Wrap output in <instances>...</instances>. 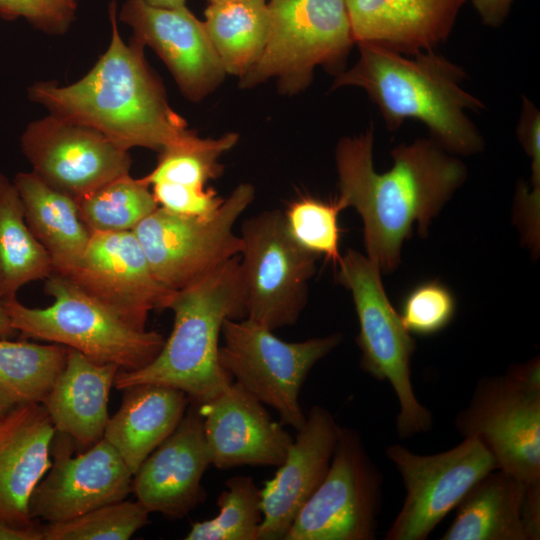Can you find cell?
Listing matches in <instances>:
<instances>
[{"instance_id": "cell-1", "label": "cell", "mask_w": 540, "mask_h": 540, "mask_svg": "<svg viewBox=\"0 0 540 540\" xmlns=\"http://www.w3.org/2000/svg\"><path fill=\"white\" fill-rule=\"evenodd\" d=\"M373 145V125L337 143V202L359 213L366 256L381 273H389L400 264L413 224L422 236L427 234L431 220L465 182L467 169L432 138H420L397 145L391 151L392 168L379 173Z\"/></svg>"}, {"instance_id": "cell-2", "label": "cell", "mask_w": 540, "mask_h": 540, "mask_svg": "<svg viewBox=\"0 0 540 540\" xmlns=\"http://www.w3.org/2000/svg\"><path fill=\"white\" fill-rule=\"evenodd\" d=\"M111 40L104 54L80 80L69 85L37 82L30 100L50 114L92 128L129 150L155 151L180 145L196 134L167 101L164 88L148 67L144 46L125 43L117 26L116 4L110 3Z\"/></svg>"}, {"instance_id": "cell-3", "label": "cell", "mask_w": 540, "mask_h": 540, "mask_svg": "<svg viewBox=\"0 0 540 540\" xmlns=\"http://www.w3.org/2000/svg\"><path fill=\"white\" fill-rule=\"evenodd\" d=\"M356 44L357 61L335 75L332 89L365 91L390 131L412 119L423 123L431 138L452 154L483 149L484 139L468 112L486 108L464 89L468 75L463 67L434 50L405 55L374 43Z\"/></svg>"}, {"instance_id": "cell-4", "label": "cell", "mask_w": 540, "mask_h": 540, "mask_svg": "<svg viewBox=\"0 0 540 540\" xmlns=\"http://www.w3.org/2000/svg\"><path fill=\"white\" fill-rule=\"evenodd\" d=\"M166 309L173 312L174 322L160 352L141 369L119 370L114 386L165 385L205 403L233 381L220 364L219 347L224 320L245 317L239 255L173 291Z\"/></svg>"}, {"instance_id": "cell-5", "label": "cell", "mask_w": 540, "mask_h": 540, "mask_svg": "<svg viewBox=\"0 0 540 540\" xmlns=\"http://www.w3.org/2000/svg\"><path fill=\"white\" fill-rule=\"evenodd\" d=\"M44 286L53 298L48 307L30 308L16 297L2 300L12 327L22 336L66 346L120 371L145 367L162 349V334L127 323L69 277L51 273Z\"/></svg>"}, {"instance_id": "cell-6", "label": "cell", "mask_w": 540, "mask_h": 540, "mask_svg": "<svg viewBox=\"0 0 540 540\" xmlns=\"http://www.w3.org/2000/svg\"><path fill=\"white\" fill-rule=\"evenodd\" d=\"M336 266V280L350 291L359 322L356 342L361 351L360 367L373 378L388 381L397 396L398 436L409 438L428 432L433 415L419 402L411 381L416 342L388 300L380 269L353 249H348Z\"/></svg>"}, {"instance_id": "cell-7", "label": "cell", "mask_w": 540, "mask_h": 540, "mask_svg": "<svg viewBox=\"0 0 540 540\" xmlns=\"http://www.w3.org/2000/svg\"><path fill=\"white\" fill-rule=\"evenodd\" d=\"M270 29L256 63L241 77L249 88L276 79L285 93L307 87L316 67L336 75L355 44L345 0H270Z\"/></svg>"}, {"instance_id": "cell-8", "label": "cell", "mask_w": 540, "mask_h": 540, "mask_svg": "<svg viewBox=\"0 0 540 540\" xmlns=\"http://www.w3.org/2000/svg\"><path fill=\"white\" fill-rule=\"evenodd\" d=\"M219 361L228 375L282 422L299 430L306 419L299 403L302 386L314 365L343 340L341 333L287 342L247 317L225 319Z\"/></svg>"}, {"instance_id": "cell-9", "label": "cell", "mask_w": 540, "mask_h": 540, "mask_svg": "<svg viewBox=\"0 0 540 540\" xmlns=\"http://www.w3.org/2000/svg\"><path fill=\"white\" fill-rule=\"evenodd\" d=\"M239 236L245 317L272 331L293 325L307 303L318 256L292 238L280 210L246 219Z\"/></svg>"}, {"instance_id": "cell-10", "label": "cell", "mask_w": 540, "mask_h": 540, "mask_svg": "<svg viewBox=\"0 0 540 540\" xmlns=\"http://www.w3.org/2000/svg\"><path fill=\"white\" fill-rule=\"evenodd\" d=\"M255 189L239 184L211 216L172 213L157 207L132 231L159 282L175 291L240 253L234 232L240 215L252 203Z\"/></svg>"}, {"instance_id": "cell-11", "label": "cell", "mask_w": 540, "mask_h": 540, "mask_svg": "<svg viewBox=\"0 0 540 540\" xmlns=\"http://www.w3.org/2000/svg\"><path fill=\"white\" fill-rule=\"evenodd\" d=\"M382 475L361 435L341 427L328 473L284 540H372L382 506Z\"/></svg>"}, {"instance_id": "cell-12", "label": "cell", "mask_w": 540, "mask_h": 540, "mask_svg": "<svg viewBox=\"0 0 540 540\" xmlns=\"http://www.w3.org/2000/svg\"><path fill=\"white\" fill-rule=\"evenodd\" d=\"M385 455L398 470L405 488L403 505L385 540L427 539L471 487L497 469L491 454L473 438H463L457 446L432 455L392 444Z\"/></svg>"}, {"instance_id": "cell-13", "label": "cell", "mask_w": 540, "mask_h": 540, "mask_svg": "<svg viewBox=\"0 0 540 540\" xmlns=\"http://www.w3.org/2000/svg\"><path fill=\"white\" fill-rule=\"evenodd\" d=\"M454 423L463 438L486 448L497 469L524 483L540 480V388L506 373L482 377Z\"/></svg>"}, {"instance_id": "cell-14", "label": "cell", "mask_w": 540, "mask_h": 540, "mask_svg": "<svg viewBox=\"0 0 540 540\" xmlns=\"http://www.w3.org/2000/svg\"><path fill=\"white\" fill-rule=\"evenodd\" d=\"M32 172L75 200L128 174L131 158L100 132L52 114L29 123L20 138Z\"/></svg>"}, {"instance_id": "cell-15", "label": "cell", "mask_w": 540, "mask_h": 540, "mask_svg": "<svg viewBox=\"0 0 540 540\" xmlns=\"http://www.w3.org/2000/svg\"><path fill=\"white\" fill-rule=\"evenodd\" d=\"M74 446L71 438L55 433L53 462L29 500L31 519L66 521L132 492L133 474L107 441L101 439L75 457Z\"/></svg>"}, {"instance_id": "cell-16", "label": "cell", "mask_w": 540, "mask_h": 540, "mask_svg": "<svg viewBox=\"0 0 540 540\" xmlns=\"http://www.w3.org/2000/svg\"><path fill=\"white\" fill-rule=\"evenodd\" d=\"M124 321L145 329L150 311L166 309L172 290L154 275L133 231L92 232L67 276Z\"/></svg>"}, {"instance_id": "cell-17", "label": "cell", "mask_w": 540, "mask_h": 540, "mask_svg": "<svg viewBox=\"0 0 540 540\" xmlns=\"http://www.w3.org/2000/svg\"><path fill=\"white\" fill-rule=\"evenodd\" d=\"M119 19L132 29L133 40L162 59L189 100L203 99L223 81L226 72L204 23L186 6L168 9L127 0Z\"/></svg>"}, {"instance_id": "cell-18", "label": "cell", "mask_w": 540, "mask_h": 540, "mask_svg": "<svg viewBox=\"0 0 540 540\" xmlns=\"http://www.w3.org/2000/svg\"><path fill=\"white\" fill-rule=\"evenodd\" d=\"M210 465L199 403L190 401L176 429L133 474L132 492L149 513L183 518L204 501L201 480Z\"/></svg>"}, {"instance_id": "cell-19", "label": "cell", "mask_w": 540, "mask_h": 540, "mask_svg": "<svg viewBox=\"0 0 540 540\" xmlns=\"http://www.w3.org/2000/svg\"><path fill=\"white\" fill-rule=\"evenodd\" d=\"M212 466H280L293 438L264 404L237 382L199 403Z\"/></svg>"}, {"instance_id": "cell-20", "label": "cell", "mask_w": 540, "mask_h": 540, "mask_svg": "<svg viewBox=\"0 0 540 540\" xmlns=\"http://www.w3.org/2000/svg\"><path fill=\"white\" fill-rule=\"evenodd\" d=\"M341 426L331 412L314 405L275 476L261 489L258 540H284L295 518L325 479Z\"/></svg>"}, {"instance_id": "cell-21", "label": "cell", "mask_w": 540, "mask_h": 540, "mask_svg": "<svg viewBox=\"0 0 540 540\" xmlns=\"http://www.w3.org/2000/svg\"><path fill=\"white\" fill-rule=\"evenodd\" d=\"M56 430L42 404H17L0 416V520L29 525V500L51 467Z\"/></svg>"}, {"instance_id": "cell-22", "label": "cell", "mask_w": 540, "mask_h": 540, "mask_svg": "<svg viewBox=\"0 0 540 540\" xmlns=\"http://www.w3.org/2000/svg\"><path fill=\"white\" fill-rule=\"evenodd\" d=\"M469 0H345L355 44L374 43L414 55L450 35Z\"/></svg>"}, {"instance_id": "cell-23", "label": "cell", "mask_w": 540, "mask_h": 540, "mask_svg": "<svg viewBox=\"0 0 540 540\" xmlns=\"http://www.w3.org/2000/svg\"><path fill=\"white\" fill-rule=\"evenodd\" d=\"M119 370L69 348L65 367L42 403L56 432L85 448L103 439L110 389Z\"/></svg>"}, {"instance_id": "cell-24", "label": "cell", "mask_w": 540, "mask_h": 540, "mask_svg": "<svg viewBox=\"0 0 540 540\" xmlns=\"http://www.w3.org/2000/svg\"><path fill=\"white\" fill-rule=\"evenodd\" d=\"M122 391L123 401L109 417L103 439L134 474L176 429L190 400L183 391L159 384H138Z\"/></svg>"}, {"instance_id": "cell-25", "label": "cell", "mask_w": 540, "mask_h": 540, "mask_svg": "<svg viewBox=\"0 0 540 540\" xmlns=\"http://www.w3.org/2000/svg\"><path fill=\"white\" fill-rule=\"evenodd\" d=\"M13 183L27 225L50 257L52 273L69 276L78 267L91 236L76 200L32 171L18 172Z\"/></svg>"}, {"instance_id": "cell-26", "label": "cell", "mask_w": 540, "mask_h": 540, "mask_svg": "<svg viewBox=\"0 0 540 540\" xmlns=\"http://www.w3.org/2000/svg\"><path fill=\"white\" fill-rule=\"evenodd\" d=\"M525 484L500 469L488 472L458 504L441 540H526L521 520Z\"/></svg>"}, {"instance_id": "cell-27", "label": "cell", "mask_w": 540, "mask_h": 540, "mask_svg": "<svg viewBox=\"0 0 540 540\" xmlns=\"http://www.w3.org/2000/svg\"><path fill=\"white\" fill-rule=\"evenodd\" d=\"M203 21L226 72L240 78L256 63L266 45L270 14L266 0L209 3Z\"/></svg>"}, {"instance_id": "cell-28", "label": "cell", "mask_w": 540, "mask_h": 540, "mask_svg": "<svg viewBox=\"0 0 540 540\" xmlns=\"http://www.w3.org/2000/svg\"><path fill=\"white\" fill-rule=\"evenodd\" d=\"M52 273L50 257L28 227L18 190L0 173V299Z\"/></svg>"}, {"instance_id": "cell-29", "label": "cell", "mask_w": 540, "mask_h": 540, "mask_svg": "<svg viewBox=\"0 0 540 540\" xmlns=\"http://www.w3.org/2000/svg\"><path fill=\"white\" fill-rule=\"evenodd\" d=\"M68 347L0 339V391L14 404H42L65 367Z\"/></svg>"}, {"instance_id": "cell-30", "label": "cell", "mask_w": 540, "mask_h": 540, "mask_svg": "<svg viewBox=\"0 0 540 540\" xmlns=\"http://www.w3.org/2000/svg\"><path fill=\"white\" fill-rule=\"evenodd\" d=\"M90 232L132 231L158 204L141 178L129 173L76 199Z\"/></svg>"}, {"instance_id": "cell-31", "label": "cell", "mask_w": 540, "mask_h": 540, "mask_svg": "<svg viewBox=\"0 0 540 540\" xmlns=\"http://www.w3.org/2000/svg\"><path fill=\"white\" fill-rule=\"evenodd\" d=\"M217 501V516L192 524L186 540H258L261 489L250 476L229 478Z\"/></svg>"}, {"instance_id": "cell-32", "label": "cell", "mask_w": 540, "mask_h": 540, "mask_svg": "<svg viewBox=\"0 0 540 540\" xmlns=\"http://www.w3.org/2000/svg\"><path fill=\"white\" fill-rule=\"evenodd\" d=\"M237 141L236 133L218 138L195 135L185 143L161 151L154 169L141 179L149 187L158 182L206 187L208 181L222 174L219 158Z\"/></svg>"}, {"instance_id": "cell-33", "label": "cell", "mask_w": 540, "mask_h": 540, "mask_svg": "<svg viewBox=\"0 0 540 540\" xmlns=\"http://www.w3.org/2000/svg\"><path fill=\"white\" fill-rule=\"evenodd\" d=\"M149 512L137 501H117L72 519L42 525L44 540H127L147 525Z\"/></svg>"}, {"instance_id": "cell-34", "label": "cell", "mask_w": 540, "mask_h": 540, "mask_svg": "<svg viewBox=\"0 0 540 540\" xmlns=\"http://www.w3.org/2000/svg\"><path fill=\"white\" fill-rule=\"evenodd\" d=\"M342 210L337 200L328 203L304 197L294 201L283 215L290 235L302 248L337 265L341 258L338 216Z\"/></svg>"}, {"instance_id": "cell-35", "label": "cell", "mask_w": 540, "mask_h": 540, "mask_svg": "<svg viewBox=\"0 0 540 540\" xmlns=\"http://www.w3.org/2000/svg\"><path fill=\"white\" fill-rule=\"evenodd\" d=\"M454 314L455 299L450 290L438 281H428L407 294L400 317L411 334L427 336L447 327Z\"/></svg>"}, {"instance_id": "cell-36", "label": "cell", "mask_w": 540, "mask_h": 540, "mask_svg": "<svg viewBox=\"0 0 540 540\" xmlns=\"http://www.w3.org/2000/svg\"><path fill=\"white\" fill-rule=\"evenodd\" d=\"M78 0H0V17L22 18L48 34L65 33L75 20Z\"/></svg>"}, {"instance_id": "cell-37", "label": "cell", "mask_w": 540, "mask_h": 540, "mask_svg": "<svg viewBox=\"0 0 540 540\" xmlns=\"http://www.w3.org/2000/svg\"><path fill=\"white\" fill-rule=\"evenodd\" d=\"M151 187L159 207L185 216H211L220 208L225 199L220 197L215 190L207 187L170 182H158Z\"/></svg>"}, {"instance_id": "cell-38", "label": "cell", "mask_w": 540, "mask_h": 540, "mask_svg": "<svg viewBox=\"0 0 540 540\" xmlns=\"http://www.w3.org/2000/svg\"><path fill=\"white\" fill-rule=\"evenodd\" d=\"M517 138L531 158V178H540V112L525 96L516 130Z\"/></svg>"}, {"instance_id": "cell-39", "label": "cell", "mask_w": 540, "mask_h": 540, "mask_svg": "<svg viewBox=\"0 0 540 540\" xmlns=\"http://www.w3.org/2000/svg\"><path fill=\"white\" fill-rule=\"evenodd\" d=\"M521 520L526 540L540 539V480L525 484Z\"/></svg>"}, {"instance_id": "cell-40", "label": "cell", "mask_w": 540, "mask_h": 540, "mask_svg": "<svg viewBox=\"0 0 540 540\" xmlns=\"http://www.w3.org/2000/svg\"><path fill=\"white\" fill-rule=\"evenodd\" d=\"M486 26L498 28L508 17L514 0H469Z\"/></svg>"}, {"instance_id": "cell-41", "label": "cell", "mask_w": 540, "mask_h": 540, "mask_svg": "<svg viewBox=\"0 0 540 540\" xmlns=\"http://www.w3.org/2000/svg\"><path fill=\"white\" fill-rule=\"evenodd\" d=\"M0 540H44L42 525L38 520L29 525L0 520Z\"/></svg>"}, {"instance_id": "cell-42", "label": "cell", "mask_w": 540, "mask_h": 540, "mask_svg": "<svg viewBox=\"0 0 540 540\" xmlns=\"http://www.w3.org/2000/svg\"><path fill=\"white\" fill-rule=\"evenodd\" d=\"M15 334L17 331L12 327L3 301L0 299V339H8Z\"/></svg>"}, {"instance_id": "cell-43", "label": "cell", "mask_w": 540, "mask_h": 540, "mask_svg": "<svg viewBox=\"0 0 540 540\" xmlns=\"http://www.w3.org/2000/svg\"><path fill=\"white\" fill-rule=\"evenodd\" d=\"M145 3L159 8L175 9L185 6L186 0H143Z\"/></svg>"}, {"instance_id": "cell-44", "label": "cell", "mask_w": 540, "mask_h": 540, "mask_svg": "<svg viewBox=\"0 0 540 540\" xmlns=\"http://www.w3.org/2000/svg\"><path fill=\"white\" fill-rule=\"evenodd\" d=\"M15 405L10 398L0 391V416Z\"/></svg>"}, {"instance_id": "cell-45", "label": "cell", "mask_w": 540, "mask_h": 540, "mask_svg": "<svg viewBox=\"0 0 540 540\" xmlns=\"http://www.w3.org/2000/svg\"><path fill=\"white\" fill-rule=\"evenodd\" d=\"M219 1H226V0H208L209 3L219 2Z\"/></svg>"}]
</instances>
